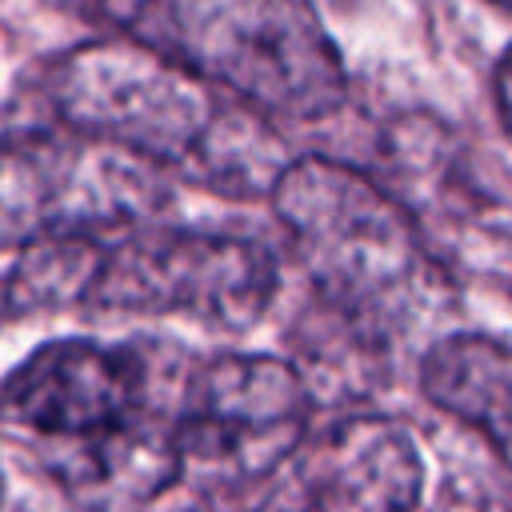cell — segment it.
Segmentation results:
<instances>
[{
	"mask_svg": "<svg viewBox=\"0 0 512 512\" xmlns=\"http://www.w3.org/2000/svg\"><path fill=\"white\" fill-rule=\"evenodd\" d=\"M60 124L172 168L220 196H268L284 172L268 116L128 40H92L48 72Z\"/></svg>",
	"mask_w": 512,
	"mask_h": 512,
	"instance_id": "obj_1",
	"label": "cell"
},
{
	"mask_svg": "<svg viewBox=\"0 0 512 512\" xmlns=\"http://www.w3.org/2000/svg\"><path fill=\"white\" fill-rule=\"evenodd\" d=\"M268 196L300 268L356 340H388L436 292L412 212L360 168L304 156L284 164Z\"/></svg>",
	"mask_w": 512,
	"mask_h": 512,
	"instance_id": "obj_2",
	"label": "cell"
},
{
	"mask_svg": "<svg viewBox=\"0 0 512 512\" xmlns=\"http://www.w3.org/2000/svg\"><path fill=\"white\" fill-rule=\"evenodd\" d=\"M100 12L268 120H320L344 104V64L312 0H100Z\"/></svg>",
	"mask_w": 512,
	"mask_h": 512,
	"instance_id": "obj_3",
	"label": "cell"
},
{
	"mask_svg": "<svg viewBox=\"0 0 512 512\" xmlns=\"http://www.w3.org/2000/svg\"><path fill=\"white\" fill-rule=\"evenodd\" d=\"M164 204L160 168L76 128L0 140V244L140 228Z\"/></svg>",
	"mask_w": 512,
	"mask_h": 512,
	"instance_id": "obj_4",
	"label": "cell"
},
{
	"mask_svg": "<svg viewBox=\"0 0 512 512\" xmlns=\"http://www.w3.org/2000/svg\"><path fill=\"white\" fill-rule=\"evenodd\" d=\"M280 272L264 244L232 232L128 228L88 296L104 312H188L212 328L244 332L276 300Z\"/></svg>",
	"mask_w": 512,
	"mask_h": 512,
	"instance_id": "obj_5",
	"label": "cell"
},
{
	"mask_svg": "<svg viewBox=\"0 0 512 512\" xmlns=\"http://www.w3.org/2000/svg\"><path fill=\"white\" fill-rule=\"evenodd\" d=\"M312 388L296 364L264 352H224L188 376L172 416L180 468L228 480L264 476L296 456L308 432Z\"/></svg>",
	"mask_w": 512,
	"mask_h": 512,
	"instance_id": "obj_6",
	"label": "cell"
},
{
	"mask_svg": "<svg viewBox=\"0 0 512 512\" xmlns=\"http://www.w3.org/2000/svg\"><path fill=\"white\" fill-rule=\"evenodd\" d=\"M0 408L48 440H88L148 412V368L132 348L52 340L8 376Z\"/></svg>",
	"mask_w": 512,
	"mask_h": 512,
	"instance_id": "obj_7",
	"label": "cell"
},
{
	"mask_svg": "<svg viewBox=\"0 0 512 512\" xmlns=\"http://www.w3.org/2000/svg\"><path fill=\"white\" fill-rule=\"evenodd\" d=\"M288 464L300 512H416L424 492L420 448L388 416H344Z\"/></svg>",
	"mask_w": 512,
	"mask_h": 512,
	"instance_id": "obj_8",
	"label": "cell"
},
{
	"mask_svg": "<svg viewBox=\"0 0 512 512\" xmlns=\"http://www.w3.org/2000/svg\"><path fill=\"white\" fill-rule=\"evenodd\" d=\"M56 444L60 452L52 456V468L60 484L92 512H136L184 472L172 420L152 412H140L112 432Z\"/></svg>",
	"mask_w": 512,
	"mask_h": 512,
	"instance_id": "obj_9",
	"label": "cell"
},
{
	"mask_svg": "<svg viewBox=\"0 0 512 512\" xmlns=\"http://www.w3.org/2000/svg\"><path fill=\"white\" fill-rule=\"evenodd\" d=\"M420 388L424 396L476 428L500 464L512 472V348L480 336L456 332L436 340L420 360Z\"/></svg>",
	"mask_w": 512,
	"mask_h": 512,
	"instance_id": "obj_10",
	"label": "cell"
},
{
	"mask_svg": "<svg viewBox=\"0 0 512 512\" xmlns=\"http://www.w3.org/2000/svg\"><path fill=\"white\" fill-rule=\"evenodd\" d=\"M104 252L108 244L88 232H52L20 244V256L4 288L8 312L32 316L68 304H88L96 276L104 268Z\"/></svg>",
	"mask_w": 512,
	"mask_h": 512,
	"instance_id": "obj_11",
	"label": "cell"
},
{
	"mask_svg": "<svg viewBox=\"0 0 512 512\" xmlns=\"http://www.w3.org/2000/svg\"><path fill=\"white\" fill-rule=\"evenodd\" d=\"M496 108H500V120H504V132L512 136V48L500 56L496 64Z\"/></svg>",
	"mask_w": 512,
	"mask_h": 512,
	"instance_id": "obj_12",
	"label": "cell"
},
{
	"mask_svg": "<svg viewBox=\"0 0 512 512\" xmlns=\"http://www.w3.org/2000/svg\"><path fill=\"white\" fill-rule=\"evenodd\" d=\"M488 4H496V8H504V12L512 16V0H488Z\"/></svg>",
	"mask_w": 512,
	"mask_h": 512,
	"instance_id": "obj_13",
	"label": "cell"
}]
</instances>
